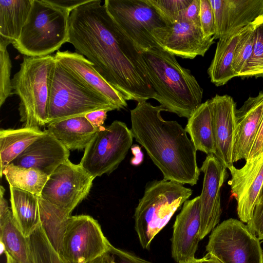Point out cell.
I'll use <instances>...</instances> for the list:
<instances>
[{
    "label": "cell",
    "instance_id": "6da1fadb",
    "mask_svg": "<svg viewBox=\"0 0 263 263\" xmlns=\"http://www.w3.org/2000/svg\"><path fill=\"white\" fill-rule=\"evenodd\" d=\"M68 42L126 101L155 99L142 52L101 1L89 0L70 12Z\"/></svg>",
    "mask_w": 263,
    "mask_h": 263
},
{
    "label": "cell",
    "instance_id": "7a4b0ae2",
    "mask_svg": "<svg viewBox=\"0 0 263 263\" xmlns=\"http://www.w3.org/2000/svg\"><path fill=\"white\" fill-rule=\"evenodd\" d=\"M161 105L147 101L130 110L131 131L162 173L163 179L191 186L197 184L200 170L196 149L187 133L176 121L164 120Z\"/></svg>",
    "mask_w": 263,
    "mask_h": 263
},
{
    "label": "cell",
    "instance_id": "3957f363",
    "mask_svg": "<svg viewBox=\"0 0 263 263\" xmlns=\"http://www.w3.org/2000/svg\"><path fill=\"white\" fill-rule=\"evenodd\" d=\"M155 98L166 111L189 119L201 104L203 90L191 71L159 46L142 52Z\"/></svg>",
    "mask_w": 263,
    "mask_h": 263
},
{
    "label": "cell",
    "instance_id": "277c9868",
    "mask_svg": "<svg viewBox=\"0 0 263 263\" xmlns=\"http://www.w3.org/2000/svg\"><path fill=\"white\" fill-rule=\"evenodd\" d=\"M54 55L24 56L11 79L13 94L20 99L19 112L24 127L40 128L47 124L51 78Z\"/></svg>",
    "mask_w": 263,
    "mask_h": 263
},
{
    "label": "cell",
    "instance_id": "5b68a950",
    "mask_svg": "<svg viewBox=\"0 0 263 263\" xmlns=\"http://www.w3.org/2000/svg\"><path fill=\"white\" fill-rule=\"evenodd\" d=\"M193 191L164 179L148 182L135 213V229L141 247L149 250L152 240L167 224Z\"/></svg>",
    "mask_w": 263,
    "mask_h": 263
},
{
    "label": "cell",
    "instance_id": "8992f818",
    "mask_svg": "<svg viewBox=\"0 0 263 263\" xmlns=\"http://www.w3.org/2000/svg\"><path fill=\"white\" fill-rule=\"evenodd\" d=\"M69 11L47 0H33L18 40L12 44L24 56L50 55L68 42Z\"/></svg>",
    "mask_w": 263,
    "mask_h": 263
},
{
    "label": "cell",
    "instance_id": "52a82bcc",
    "mask_svg": "<svg viewBox=\"0 0 263 263\" xmlns=\"http://www.w3.org/2000/svg\"><path fill=\"white\" fill-rule=\"evenodd\" d=\"M103 109L118 110L55 59L51 78L47 124Z\"/></svg>",
    "mask_w": 263,
    "mask_h": 263
},
{
    "label": "cell",
    "instance_id": "ba28073f",
    "mask_svg": "<svg viewBox=\"0 0 263 263\" xmlns=\"http://www.w3.org/2000/svg\"><path fill=\"white\" fill-rule=\"evenodd\" d=\"M133 138L124 122L115 120L99 129L85 148L80 164L93 178L109 175L125 158Z\"/></svg>",
    "mask_w": 263,
    "mask_h": 263
},
{
    "label": "cell",
    "instance_id": "9c48e42d",
    "mask_svg": "<svg viewBox=\"0 0 263 263\" xmlns=\"http://www.w3.org/2000/svg\"><path fill=\"white\" fill-rule=\"evenodd\" d=\"M206 251L222 263H263L259 239L236 219L224 220L213 229Z\"/></svg>",
    "mask_w": 263,
    "mask_h": 263
},
{
    "label": "cell",
    "instance_id": "30bf717a",
    "mask_svg": "<svg viewBox=\"0 0 263 263\" xmlns=\"http://www.w3.org/2000/svg\"><path fill=\"white\" fill-rule=\"evenodd\" d=\"M111 17L141 52L158 47L152 31L166 26L145 0H105Z\"/></svg>",
    "mask_w": 263,
    "mask_h": 263
},
{
    "label": "cell",
    "instance_id": "8fae6325",
    "mask_svg": "<svg viewBox=\"0 0 263 263\" xmlns=\"http://www.w3.org/2000/svg\"><path fill=\"white\" fill-rule=\"evenodd\" d=\"M111 245L98 221L91 216H71L60 256L67 263H92L103 256Z\"/></svg>",
    "mask_w": 263,
    "mask_h": 263
},
{
    "label": "cell",
    "instance_id": "7c38bea8",
    "mask_svg": "<svg viewBox=\"0 0 263 263\" xmlns=\"http://www.w3.org/2000/svg\"><path fill=\"white\" fill-rule=\"evenodd\" d=\"M94 179L80 163L74 164L68 159L49 176L41 197L71 214L88 196Z\"/></svg>",
    "mask_w": 263,
    "mask_h": 263
},
{
    "label": "cell",
    "instance_id": "4fadbf2b",
    "mask_svg": "<svg viewBox=\"0 0 263 263\" xmlns=\"http://www.w3.org/2000/svg\"><path fill=\"white\" fill-rule=\"evenodd\" d=\"M152 36L161 48L182 59L204 57L215 43L214 36L204 37L200 24L185 20L155 29Z\"/></svg>",
    "mask_w": 263,
    "mask_h": 263
},
{
    "label": "cell",
    "instance_id": "5bb4252c",
    "mask_svg": "<svg viewBox=\"0 0 263 263\" xmlns=\"http://www.w3.org/2000/svg\"><path fill=\"white\" fill-rule=\"evenodd\" d=\"M204 174L200 196V240L217 226L222 213L221 189L227 179V168L213 154L208 155L200 168Z\"/></svg>",
    "mask_w": 263,
    "mask_h": 263
},
{
    "label": "cell",
    "instance_id": "9a60e30c",
    "mask_svg": "<svg viewBox=\"0 0 263 263\" xmlns=\"http://www.w3.org/2000/svg\"><path fill=\"white\" fill-rule=\"evenodd\" d=\"M228 169L231 175L228 184L236 201L237 215L240 221L248 223L258 203L263 185V155L246 162L240 168L232 165Z\"/></svg>",
    "mask_w": 263,
    "mask_h": 263
},
{
    "label": "cell",
    "instance_id": "2e32d148",
    "mask_svg": "<svg viewBox=\"0 0 263 263\" xmlns=\"http://www.w3.org/2000/svg\"><path fill=\"white\" fill-rule=\"evenodd\" d=\"M200 196L186 200L176 216L171 238L172 256L177 263L195 258L200 240Z\"/></svg>",
    "mask_w": 263,
    "mask_h": 263
},
{
    "label": "cell",
    "instance_id": "e0dca14e",
    "mask_svg": "<svg viewBox=\"0 0 263 263\" xmlns=\"http://www.w3.org/2000/svg\"><path fill=\"white\" fill-rule=\"evenodd\" d=\"M215 20V40L238 33L263 15V0H210Z\"/></svg>",
    "mask_w": 263,
    "mask_h": 263
},
{
    "label": "cell",
    "instance_id": "ac0fdd59",
    "mask_svg": "<svg viewBox=\"0 0 263 263\" xmlns=\"http://www.w3.org/2000/svg\"><path fill=\"white\" fill-rule=\"evenodd\" d=\"M209 100L215 146L214 155L228 168L234 163L233 146L236 127V103L227 95H216Z\"/></svg>",
    "mask_w": 263,
    "mask_h": 263
},
{
    "label": "cell",
    "instance_id": "d6986e66",
    "mask_svg": "<svg viewBox=\"0 0 263 263\" xmlns=\"http://www.w3.org/2000/svg\"><path fill=\"white\" fill-rule=\"evenodd\" d=\"M69 151L48 130L34 141L11 163L37 169L49 176L69 159Z\"/></svg>",
    "mask_w": 263,
    "mask_h": 263
},
{
    "label": "cell",
    "instance_id": "ffe728a7",
    "mask_svg": "<svg viewBox=\"0 0 263 263\" xmlns=\"http://www.w3.org/2000/svg\"><path fill=\"white\" fill-rule=\"evenodd\" d=\"M56 60L90 88L102 95L118 110L127 106L121 93L108 83L96 70L93 64L83 55L68 50H58Z\"/></svg>",
    "mask_w": 263,
    "mask_h": 263
},
{
    "label": "cell",
    "instance_id": "44dd1931",
    "mask_svg": "<svg viewBox=\"0 0 263 263\" xmlns=\"http://www.w3.org/2000/svg\"><path fill=\"white\" fill-rule=\"evenodd\" d=\"M263 115V90L250 97L236 110V127L233 146V162L248 157Z\"/></svg>",
    "mask_w": 263,
    "mask_h": 263
},
{
    "label": "cell",
    "instance_id": "7402d4cb",
    "mask_svg": "<svg viewBox=\"0 0 263 263\" xmlns=\"http://www.w3.org/2000/svg\"><path fill=\"white\" fill-rule=\"evenodd\" d=\"M47 130L69 151H74L85 149L99 129L81 116L49 123Z\"/></svg>",
    "mask_w": 263,
    "mask_h": 263
},
{
    "label": "cell",
    "instance_id": "603a6c76",
    "mask_svg": "<svg viewBox=\"0 0 263 263\" xmlns=\"http://www.w3.org/2000/svg\"><path fill=\"white\" fill-rule=\"evenodd\" d=\"M9 188L14 220L23 235L29 237L41 225L37 196L18 189Z\"/></svg>",
    "mask_w": 263,
    "mask_h": 263
},
{
    "label": "cell",
    "instance_id": "cb8c5ba5",
    "mask_svg": "<svg viewBox=\"0 0 263 263\" xmlns=\"http://www.w3.org/2000/svg\"><path fill=\"white\" fill-rule=\"evenodd\" d=\"M185 130L196 151L206 154H215L210 100H206L194 111L188 119Z\"/></svg>",
    "mask_w": 263,
    "mask_h": 263
},
{
    "label": "cell",
    "instance_id": "d4e9b609",
    "mask_svg": "<svg viewBox=\"0 0 263 263\" xmlns=\"http://www.w3.org/2000/svg\"><path fill=\"white\" fill-rule=\"evenodd\" d=\"M45 133L40 128L25 127L0 131V175L4 169Z\"/></svg>",
    "mask_w": 263,
    "mask_h": 263
},
{
    "label": "cell",
    "instance_id": "484cf974",
    "mask_svg": "<svg viewBox=\"0 0 263 263\" xmlns=\"http://www.w3.org/2000/svg\"><path fill=\"white\" fill-rule=\"evenodd\" d=\"M32 3L33 0L0 1V36L12 44L18 40Z\"/></svg>",
    "mask_w": 263,
    "mask_h": 263
},
{
    "label": "cell",
    "instance_id": "4316f807",
    "mask_svg": "<svg viewBox=\"0 0 263 263\" xmlns=\"http://www.w3.org/2000/svg\"><path fill=\"white\" fill-rule=\"evenodd\" d=\"M0 242L17 263H33L28 237L16 226L11 209L0 217Z\"/></svg>",
    "mask_w": 263,
    "mask_h": 263
},
{
    "label": "cell",
    "instance_id": "83f0119b",
    "mask_svg": "<svg viewBox=\"0 0 263 263\" xmlns=\"http://www.w3.org/2000/svg\"><path fill=\"white\" fill-rule=\"evenodd\" d=\"M41 225L51 245L60 255L63 237L71 214L37 196Z\"/></svg>",
    "mask_w": 263,
    "mask_h": 263
},
{
    "label": "cell",
    "instance_id": "f1b7e54d",
    "mask_svg": "<svg viewBox=\"0 0 263 263\" xmlns=\"http://www.w3.org/2000/svg\"><path fill=\"white\" fill-rule=\"evenodd\" d=\"M238 36V33L218 40L214 58L208 69L211 82L216 86H222L236 77L232 62Z\"/></svg>",
    "mask_w": 263,
    "mask_h": 263
},
{
    "label": "cell",
    "instance_id": "f546056e",
    "mask_svg": "<svg viewBox=\"0 0 263 263\" xmlns=\"http://www.w3.org/2000/svg\"><path fill=\"white\" fill-rule=\"evenodd\" d=\"M3 175L10 186L18 189L41 196L42 190L49 176L44 173L33 168H27L8 164L4 169Z\"/></svg>",
    "mask_w": 263,
    "mask_h": 263
},
{
    "label": "cell",
    "instance_id": "4dcf8cb0",
    "mask_svg": "<svg viewBox=\"0 0 263 263\" xmlns=\"http://www.w3.org/2000/svg\"><path fill=\"white\" fill-rule=\"evenodd\" d=\"M28 240L33 263H67L53 248L41 225Z\"/></svg>",
    "mask_w": 263,
    "mask_h": 263
},
{
    "label": "cell",
    "instance_id": "1f68e13d",
    "mask_svg": "<svg viewBox=\"0 0 263 263\" xmlns=\"http://www.w3.org/2000/svg\"><path fill=\"white\" fill-rule=\"evenodd\" d=\"M254 21L238 32L234 50L232 69L236 77H240L253 51L254 39Z\"/></svg>",
    "mask_w": 263,
    "mask_h": 263
},
{
    "label": "cell",
    "instance_id": "d6a6232c",
    "mask_svg": "<svg viewBox=\"0 0 263 263\" xmlns=\"http://www.w3.org/2000/svg\"><path fill=\"white\" fill-rule=\"evenodd\" d=\"M254 39L252 55L240 77H263V15L254 21Z\"/></svg>",
    "mask_w": 263,
    "mask_h": 263
},
{
    "label": "cell",
    "instance_id": "836d02e7",
    "mask_svg": "<svg viewBox=\"0 0 263 263\" xmlns=\"http://www.w3.org/2000/svg\"><path fill=\"white\" fill-rule=\"evenodd\" d=\"M156 10L166 26L183 20L185 10L192 0H145Z\"/></svg>",
    "mask_w": 263,
    "mask_h": 263
},
{
    "label": "cell",
    "instance_id": "e575fe53",
    "mask_svg": "<svg viewBox=\"0 0 263 263\" xmlns=\"http://www.w3.org/2000/svg\"><path fill=\"white\" fill-rule=\"evenodd\" d=\"M12 44L9 40L0 36V106L13 93L10 79L12 63L7 46Z\"/></svg>",
    "mask_w": 263,
    "mask_h": 263
},
{
    "label": "cell",
    "instance_id": "d590c367",
    "mask_svg": "<svg viewBox=\"0 0 263 263\" xmlns=\"http://www.w3.org/2000/svg\"><path fill=\"white\" fill-rule=\"evenodd\" d=\"M200 24L205 38H210L215 34V20L210 0H200Z\"/></svg>",
    "mask_w": 263,
    "mask_h": 263
},
{
    "label": "cell",
    "instance_id": "8d00e7d4",
    "mask_svg": "<svg viewBox=\"0 0 263 263\" xmlns=\"http://www.w3.org/2000/svg\"><path fill=\"white\" fill-rule=\"evenodd\" d=\"M104 256L106 263H152L112 245Z\"/></svg>",
    "mask_w": 263,
    "mask_h": 263
},
{
    "label": "cell",
    "instance_id": "74e56055",
    "mask_svg": "<svg viewBox=\"0 0 263 263\" xmlns=\"http://www.w3.org/2000/svg\"><path fill=\"white\" fill-rule=\"evenodd\" d=\"M247 226L259 240H263V202L257 204Z\"/></svg>",
    "mask_w": 263,
    "mask_h": 263
},
{
    "label": "cell",
    "instance_id": "f35d334b",
    "mask_svg": "<svg viewBox=\"0 0 263 263\" xmlns=\"http://www.w3.org/2000/svg\"><path fill=\"white\" fill-rule=\"evenodd\" d=\"M263 155V115L259 128L246 162L253 160Z\"/></svg>",
    "mask_w": 263,
    "mask_h": 263
},
{
    "label": "cell",
    "instance_id": "ab89813d",
    "mask_svg": "<svg viewBox=\"0 0 263 263\" xmlns=\"http://www.w3.org/2000/svg\"><path fill=\"white\" fill-rule=\"evenodd\" d=\"M199 13L200 0H192L184 11L183 20L200 24Z\"/></svg>",
    "mask_w": 263,
    "mask_h": 263
},
{
    "label": "cell",
    "instance_id": "60d3db41",
    "mask_svg": "<svg viewBox=\"0 0 263 263\" xmlns=\"http://www.w3.org/2000/svg\"><path fill=\"white\" fill-rule=\"evenodd\" d=\"M108 111L107 110H98L88 113L85 116L95 128L99 129L103 127Z\"/></svg>",
    "mask_w": 263,
    "mask_h": 263
},
{
    "label": "cell",
    "instance_id": "b9f144b4",
    "mask_svg": "<svg viewBox=\"0 0 263 263\" xmlns=\"http://www.w3.org/2000/svg\"><path fill=\"white\" fill-rule=\"evenodd\" d=\"M89 0H47L55 6L65 9L71 12L77 7L87 2Z\"/></svg>",
    "mask_w": 263,
    "mask_h": 263
},
{
    "label": "cell",
    "instance_id": "7bdbcfd3",
    "mask_svg": "<svg viewBox=\"0 0 263 263\" xmlns=\"http://www.w3.org/2000/svg\"><path fill=\"white\" fill-rule=\"evenodd\" d=\"M132 152L134 156L130 160V163L134 165H138L141 163L143 160V154L140 147L137 144L131 147Z\"/></svg>",
    "mask_w": 263,
    "mask_h": 263
},
{
    "label": "cell",
    "instance_id": "ee69618b",
    "mask_svg": "<svg viewBox=\"0 0 263 263\" xmlns=\"http://www.w3.org/2000/svg\"><path fill=\"white\" fill-rule=\"evenodd\" d=\"M5 189L3 186L0 187V217L3 216L7 213L10 209L8 207V203L4 198V195Z\"/></svg>",
    "mask_w": 263,
    "mask_h": 263
},
{
    "label": "cell",
    "instance_id": "f6af8a7d",
    "mask_svg": "<svg viewBox=\"0 0 263 263\" xmlns=\"http://www.w3.org/2000/svg\"><path fill=\"white\" fill-rule=\"evenodd\" d=\"M183 263H211V261L207 254L201 258H194Z\"/></svg>",
    "mask_w": 263,
    "mask_h": 263
},
{
    "label": "cell",
    "instance_id": "bcb514c9",
    "mask_svg": "<svg viewBox=\"0 0 263 263\" xmlns=\"http://www.w3.org/2000/svg\"><path fill=\"white\" fill-rule=\"evenodd\" d=\"M6 258V263H17L7 253H5Z\"/></svg>",
    "mask_w": 263,
    "mask_h": 263
},
{
    "label": "cell",
    "instance_id": "7dc6e473",
    "mask_svg": "<svg viewBox=\"0 0 263 263\" xmlns=\"http://www.w3.org/2000/svg\"><path fill=\"white\" fill-rule=\"evenodd\" d=\"M206 254L209 256V257L211 261V263H222L219 260H218L216 258L212 256L209 253H208Z\"/></svg>",
    "mask_w": 263,
    "mask_h": 263
},
{
    "label": "cell",
    "instance_id": "c3c4849f",
    "mask_svg": "<svg viewBox=\"0 0 263 263\" xmlns=\"http://www.w3.org/2000/svg\"><path fill=\"white\" fill-rule=\"evenodd\" d=\"M92 263H106L104 255L99 258L97 259Z\"/></svg>",
    "mask_w": 263,
    "mask_h": 263
},
{
    "label": "cell",
    "instance_id": "681fc988",
    "mask_svg": "<svg viewBox=\"0 0 263 263\" xmlns=\"http://www.w3.org/2000/svg\"><path fill=\"white\" fill-rule=\"evenodd\" d=\"M261 202H263V185L262 186V189H261V193H260V197L259 198L258 203H261Z\"/></svg>",
    "mask_w": 263,
    "mask_h": 263
}]
</instances>
